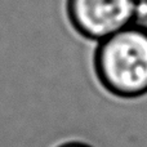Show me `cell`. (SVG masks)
Masks as SVG:
<instances>
[{"label": "cell", "instance_id": "obj_1", "mask_svg": "<svg viewBox=\"0 0 147 147\" xmlns=\"http://www.w3.org/2000/svg\"><path fill=\"white\" fill-rule=\"evenodd\" d=\"M97 79L109 93L137 98L147 93V26L137 22L97 43Z\"/></svg>", "mask_w": 147, "mask_h": 147}, {"label": "cell", "instance_id": "obj_2", "mask_svg": "<svg viewBox=\"0 0 147 147\" xmlns=\"http://www.w3.org/2000/svg\"><path fill=\"white\" fill-rule=\"evenodd\" d=\"M138 0H67V14L80 35L101 41L140 21Z\"/></svg>", "mask_w": 147, "mask_h": 147}, {"label": "cell", "instance_id": "obj_3", "mask_svg": "<svg viewBox=\"0 0 147 147\" xmlns=\"http://www.w3.org/2000/svg\"><path fill=\"white\" fill-rule=\"evenodd\" d=\"M58 147H90L85 143H81V142H69V143H63V145L58 146Z\"/></svg>", "mask_w": 147, "mask_h": 147}, {"label": "cell", "instance_id": "obj_4", "mask_svg": "<svg viewBox=\"0 0 147 147\" xmlns=\"http://www.w3.org/2000/svg\"><path fill=\"white\" fill-rule=\"evenodd\" d=\"M138 1H140L142 5H147V0H138Z\"/></svg>", "mask_w": 147, "mask_h": 147}]
</instances>
